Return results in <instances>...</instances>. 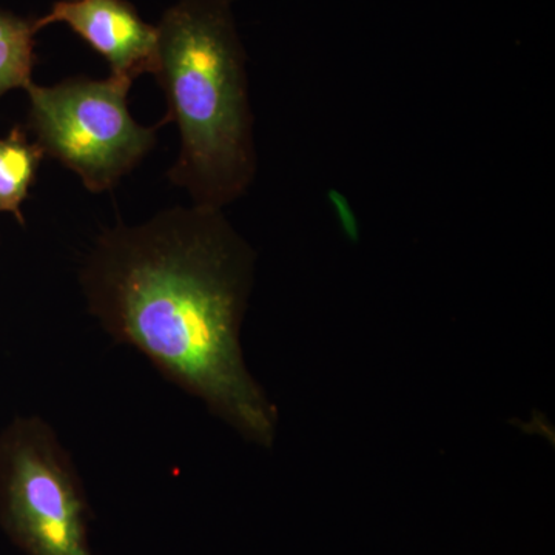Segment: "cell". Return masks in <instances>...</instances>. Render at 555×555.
Returning <instances> with one entry per match:
<instances>
[{"instance_id":"6da1fadb","label":"cell","mask_w":555,"mask_h":555,"mask_svg":"<svg viewBox=\"0 0 555 555\" xmlns=\"http://www.w3.org/2000/svg\"><path fill=\"white\" fill-rule=\"evenodd\" d=\"M254 248L225 210L164 208L105 229L80 268L87 310L246 440L272 447L278 414L241 350Z\"/></svg>"},{"instance_id":"7a4b0ae2","label":"cell","mask_w":555,"mask_h":555,"mask_svg":"<svg viewBox=\"0 0 555 555\" xmlns=\"http://www.w3.org/2000/svg\"><path fill=\"white\" fill-rule=\"evenodd\" d=\"M158 28L156 80L166 94L164 126L181 149L167 178L195 206L225 210L257 178L247 54L232 0H179Z\"/></svg>"},{"instance_id":"3957f363","label":"cell","mask_w":555,"mask_h":555,"mask_svg":"<svg viewBox=\"0 0 555 555\" xmlns=\"http://www.w3.org/2000/svg\"><path fill=\"white\" fill-rule=\"evenodd\" d=\"M129 80L69 78L25 87L28 127L43 155L60 160L91 193L109 192L155 149L163 120L139 126L129 109Z\"/></svg>"},{"instance_id":"277c9868","label":"cell","mask_w":555,"mask_h":555,"mask_svg":"<svg viewBox=\"0 0 555 555\" xmlns=\"http://www.w3.org/2000/svg\"><path fill=\"white\" fill-rule=\"evenodd\" d=\"M86 489L49 423L20 416L0 433V524L25 555H94Z\"/></svg>"},{"instance_id":"5b68a950","label":"cell","mask_w":555,"mask_h":555,"mask_svg":"<svg viewBox=\"0 0 555 555\" xmlns=\"http://www.w3.org/2000/svg\"><path fill=\"white\" fill-rule=\"evenodd\" d=\"M53 24L68 25L104 56L109 76L133 83L139 76L155 73L158 28L142 20L127 0H60L35 20L38 31Z\"/></svg>"},{"instance_id":"8992f818","label":"cell","mask_w":555,"mask_h":555,"mask_svg":"<svg viewBox=\"0 0 555 555\" xmlns=\"http://www.w3.org/2000/svg\"><path fill=\"white\" fill-rule=\"evenodd\" d=\"M43 158L42 149L21 127L0 138V214L13 215L22 225V204L30 195Z\"/></svg>"},{"instance_id":"52a82bcc","label":"cell","mask_w":555,"mask_h":555,"mask_svg":"<svg viewBox=\"0 0 555 555\" xmlns=\"http://www.w3.org/2000/svg\"><path fill=\"white\" fill-rule=\"evenodd\" d=\"M35 20L0 9V100L11 90L33 82L36 64Z\"/></svg>"}]
</instances>
